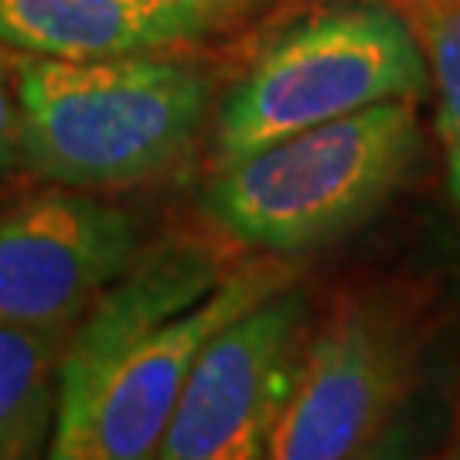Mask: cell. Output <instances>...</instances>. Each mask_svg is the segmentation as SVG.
Masks as SVG:
<instances>
[{
  "instance_id": "6da1fadb",
  "label": "cell",
  "mask_w": 460,
  "mask_h": 460,
  "mask_svg": "<svg viewBox=\"0 0 460 460\" xmlns=\"http://www.w3.org/2000/svg\"><path fill=\"white\" fill-rule=\"evenodd\" d=\"M290 279L277 252L222 273L195 243L130 263L68 331L49 457H154L201 348Z\"/></svg>"
},
{
  "instance_id": "3957f363",
  "label": "cell",
  "mask_w": 460,
  "mask_h": 460,
  "mask_svg": "<svg viewBox=\"0 0 460 460\" xmlns=\"http://www.w3.org/2000/svg\"><path fill=\"white\" fill-rule=\"evenodd\" d=\"M412 150V99H385L226 164L205 205L239 243L287 256L362 222L406 174Z\"/></svg>"
},
{
  "instance_id": "30bf717a",
  "label": "cell",
  "mask_w": 460,
  "mask_h": 460,
  "mask_svg": "<svg viewBox=\"0 0 460 460\" xmlns=\"http://www.w3.org/2000/svg\"><path fill=\"white\" fill-rule=\"evenodd\" d=\"M412 11L437 89V130L444 140L447 184L460 205V0H429Z\"/></svg>"
},
{
  "instance_id": "9c48e42d",
  "label": "cell",
  "mask_w": 460,
  "mask_h": 460,
  "mask_svg": "<svg viewBox=\"0 0 460 460\" xmlns=\"http://www.w3.org/2000/svg\"><path fill=\"white\" fill-rule=\"evenodd\" d=\"M68 331L0 321V460L49 454Z\"/></svg>"
},
{
  "instance_id": "5b68a950",
  "label": "cell",
  "mask_w": 460,
  "mask_h": 460,
  "mask_svg": "<svg viewBox=\"0 0 460 460\" xmlns=\"http://www.w3.org/2000/svg\"><path fill=\"white\" fill-rule=\"evenodd\" d=\"M304 294L283 287L201 348L154 457H266L304 351Z\"/></svg>"
},
{
  "instance_id": "7a4b0ae2",
  "label": "cell",
  "mask_w": 460,
  "mask_h": 460,
  "mask_svg": "<svg viewBox=\"0 0 460 460\" xmlns=\"http://www.w3.org/2000/svg\"><path fill=\"white\" fill-rule=\"evenodd\" d=\"M21 161L62 188H113L167 167L195 137L208 83L144 55L14 62Z\"/></svg>"
},
{
  "instance_id": "7c38bea8",
  "label": "cell",
  "mask_w": 460,
  "mask_h": 460,
  "mask_svg": "<svg viewBox=\"0 0 460 460\" xmlns=\"http://www.w3.org/2000/svg\"><path fill=\"white\" fill-rule=\"evenodd\" d=\"M420 4H429V0H410V7H420Z\"/></svg>"
},
{
  "instance_id": "52a82bcc",
  "label": "cell",
  "mask_w": 460,
  "mask_h": 460,
  "mask_svg": "<svg viewBox=\"0 0 460 460\" xmlns=\"http://www.w3.org/2000/svg\"><path fill=\"white\" fill-rule=\"evenodd\" d=\"M127 212L96 198L49 191L0 215V321L72 328L137 260Z\"/></svg>"
},
{
  "instance_id": "ba28073f",
  "label": "cell",
  "mask_w": 460,
  "mask_h": 460,
  "mask_svg": "<svg viewBox=\"0 0 460 460\" xmlns=\"http://www.w3.org/2000/svg\"><path fill=\"white\" fill-rule=\"evenodd\" d=\"M239 0H0V45L21 55L116 58L212 31Z\"/></svg>"
},
{
  "instance_id": "8fae6325",
  "label": "cell",
  "mask_w": 460,
  "mask_h": 460,
  "mask_svg": "<svg viewBox=\"0 0 460 460\" xmlns=\"http://www.w3.org/2000/svg\"><path fill=\"white\" fill-rule=\"evenodd\" d=\"M14 62L0 51V171L21 161V110H17Z\"/></svg>"
},
{
  "instance_id": "8992f818",
  "label": "cell",
  "mask_w": 460,
  "mask_h": 460,
  "mask_svg": "<svg viewBox=\"0 0 460 460\" xmlns=\"http://www.w3.org/2000/svg\"><path fill=\"white\" fill-rule=\"evenodd\" d=\"M406 393L410 348L393 321L368 307H338L300 351L266 457H355L393 423Z\"/></svg>"
},
{
  "instance_id": "277c9868",
  "label": "cell",
  "mask_w": 460,
  "mask_h": 460,
  "mask_svg": "<svg viewBox=\"0 0 460 460\" xmlns=\"http://www.w3.org/2000/svg\"><path fill=\"white\" fill-rule=\"evenodd\" d=\"M429 83L420 34L382 4H348L300 21L232 89L218 119V164Z\"/></svg>"
}]
</instances>
